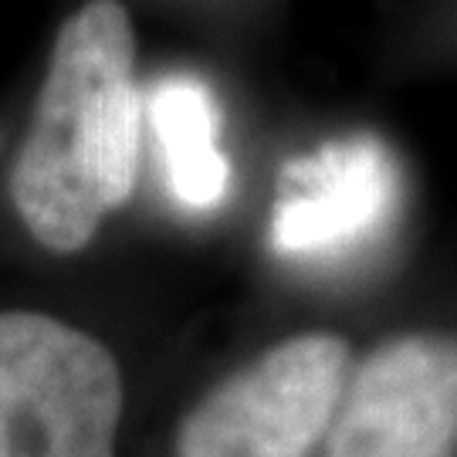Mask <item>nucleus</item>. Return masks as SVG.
<instances>
[{
    "mask_svg": "<svg viewBox=\"0 0 457 457\" xmlns=\"http://www.w3.org/2000/svg\"><path fill=\"white\" fill-rule=\"evenodd\" d=\"M122 373L82 328L0 312V457H115Z\"/></svg>",
    "mask_w": 457,
    "mask_h": 457,
    "instance_id": "obj_2",
    "label": "nucleus"
},
{
    "mask_svg": "<svg viewBox=\"0 0 457 457\" xmlns=\"http://www.w3.org/2000/svg\"><path fill=\"white\" fill-rule=\"evenodd\" d=\"M143 98L136 37L119 0L68 17L11 170V200L37 245L75 254L129 200L139 173Z\"/></svg>",
    "mask_w": 457,
    "mask_h": 457,
    "instance_id": "obj_1",
    "label": "nucleus"
},
{
    "mask_svg": "<svg viewBox=\"0 0 457 457\" xmlns=\"http://www.w3.org/2000/svg\"><path fill=\"white\" fill-rule=\"evenodd\" d=\"M349 376V343L302 332L271 345L196 403L177 457H309L326 441Z\"/></svg>",
    "mask_w": 457,
    "mask_h": 457,
    "instance_id": "obj_3",
    "label": "nucleus"
},
{
    "mask_svg": "<svg viewBox=\"0 0 457 457\" xmlns=\"http://www.w3.org/2000/svg\"><path fill=\"white\" fill-rule=\"evenodd\" d=\"M326 457H457V336L376 345L345 376Z\"/></svg>",
    "mask_w": 457,
    "mask_h": 457,
    "instance_id": "obj_4",
    "label": "nucleus"
},
{
    "mask_svg": "<svg viewBox=\"0 0 457 457\" xmlns=\"http://www.w3.org/2000/svg\"><path fill=\"white\" fill-rule=\"evenodd\" d=\"M285 196L271 220L281 254H322L356 245L386 217L396 190L386 149L370 136L328 143L292 160L281 173Z\"/></svg>",
    "mask_w": 457,
    "mask_h": 457,
    "instance_id": "obj_5",
    "label": "nucleus"
},
{
    "mask_svg": "<svg viewBox=\"0 0 457 457\" xmlns=\"http://www.w3.org/2000/svg\"><path fill=\"white\" fill-rule=\"evenodd\" d=\"M153 126L166 156L170 190L183 207L211 211L230 183L228 156L217 146V105L194 79H170L153 96Z\"/></svg>",
    "mask_w": 457,
    "mask_h": 457,
    "instance_id": "obj_6",
    "label": "nucleus"
}]
</instances>
